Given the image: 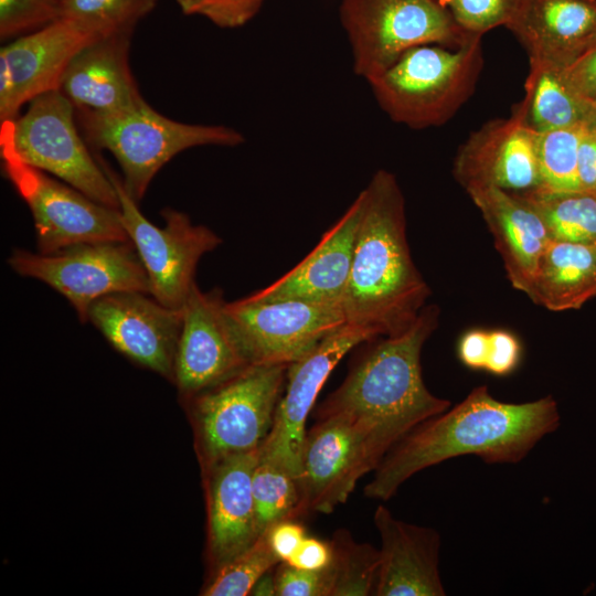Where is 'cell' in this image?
<instances>
[{"label": "cell", "mask_w": 596, "mask_h": 596, "mask_svg": "<svg viewBox=\"0 0 596 596\" xmlns=\"http://www.w3.org/2000/svg\"><path fill=\"white\" fill-rule=\"evenodd\" d=\"M560 425L551 395L508 403L487 385L473 387L457 405L423 422L398 441L364 488L371 499L389 500L412 476L445 460L473 455L487 464H515Z\"/></svg>", "instance_id": "cell-1"}, {"label": "cell", "mask_w": 596, "mask_h": 596, "mask_svg": "<svg viewBox=\"0 0 596 596\" xmlns=\"http://www.w3.org/2000/svg\"><path fill=\"white\" fill-rule=\"evenodd\" d=\"M364 193L341 306L347 323L368 328L377 337L393 336L416 320L430 288L411 255L405 199L396 177L376 171Z\"/></svg>", "instance_id": "cell-2"}, {"label": "cell", "mask_w": 596, "mask_h": 596, "mask_svg": "<svg viewBox=\"0 0 596 596\" xmlns=\"http://www.w3.org/2000/svg\"><path fill=\"white\" fill-rule=\"evenodd\" d=\"M440 309L426 305L403 332L377 337L352 365L341 385L317 409V417L341 415L375 427L394 447L450 402L426 387L421 354L437 329Z\"/></svg>", "instance_id": "cell-3"}, {"label": "cell", "mask_w": 596, "mask_h": 596, "mask_svg": "<svg viewBox=\"0 0 596 596\" xmlns=\"http://www.w3.org/2000/svg\"><path fill=\"white\" fill-rule=\"evenodd\" d=\"M482 67L481 36H477L458 47H412L368 83L394 123L425 129L455 116L473 94Z\"/></svg>", "instance_id": "cell-4"}, {"label": "cell", "mask_w": 596, "mask_h": 596, "mask_svg": "<svg viewBox=\"0 0 596 596\" xmlns=\"http://www.w3.org/2000/svg\"><path fill=\"white\" fill-rule=\"evenodd\" d=\"M76 117L87 142L115 157L123 171V184L136 202L141 201L157 172L178 153L201 146L236 147L245 141L231 127L170 119L145 99L110 114L76 109Z\"/></svg>", "instance_id": "cell-5"}, {"label": "cell", "mask_w": 596, "mask_h": 596, "mask_svg": "<svg viewBox=\"0 0 596 596\" xmlns=\"http://www.w3.org/2000/svg\"><path fill=\"white\" fill-rule=\"evenodd\" d=\"M287 369L288 364H249L185 398L202 468L259 449L273 427Z\"/></svg>", "instance_id": "cell-6"}, {"label": "cell", "mask_w": 596, "mask_h": 596, "mask_svg": "<svg viewBox=\"0 0 596 596\" xmlns=\"http://www.w3.org/2000/svg\"><path fill=\"white\" fill-rule=\"evenodd\" d=\"M75 116L74 105L60 89L41 94L29 103L24 114L1 124L0 152L118 209L116 189L78 134Z\"/></svg>", "instance_id": "cell-7"}, {"label": "cell", "mask_w": 596, "mask_h": 596, "mask_svg": "<svg viewBox=\"0 0 596 596\" xmlns=\"http://www.w3.org/2000/svg\"><path fill=\"white\" fill-rule=\"evenodd\" d=\"M339 17L353 71L366 82L412 47H458L477 38L466 33L439 0H341Z\"/></svg>", "instance_id": "cell-8"}, {"label": "cell", "mask_w": 596, "mask_h": 596, "mask_svg": "<svg viewBox=\"0 0 596 596\" xmlns=\"http://www.w3.org/2000/svg\"><path fill=\"white\" fill-rule=\"evenodd\" d=\"M19 275L35 278L63 295L81 322L98 298L125 291L150 294L147 272L130 241L79 243L51 254L15 248L8 258Z\"/></svg>", "instance_id": "cell-9"}, {"label": "cell", "mask_w": 596, "mask_h": 596, "mask_svg": "<svg viewBox=\"0 0 596 596\" xmlns=\"http://www.w3.org/2000/svg\"><path fill=\"white\" fill-rule=\"evenodd\" d=\"M392 448L365 422L341 415L317 417L301 451V515L329 514L345 503L359 479L375 470Z\"/></svg>", "instance_id": "cell-10"}, {"label": "cell", "mask_w": 596, "mask_h": 596, "mask_svg": "<svg viewBox=\"0 0 596 596\" xmlns=\"http://www.w3.org/2000/svg\"><path fill=\"white\" fill-rule=\"evenodd\" d=\"M99 162L116 189L120 220L147 272L150 295L167 307L182 309L196 284L199 260L222 240L209 227L193 224L187 214L173 209L161 211L164 226L152 224L127 193L121 178L105 162Z\"/></svg>", "instance_id": "cell-11"}, {"label": "cell", "mask_w": 596, "mask_h": 596, "mask_svg": "<svg viewBox=\"0 0 596 596\" xmlns=\"http://www.w3.org/2000/svg\"><path fill=\"white\" fill-rule=\"evenodd\" d=\"M6 177L28 204L39 253L88 242L130 241L118 209L100 204L71 185L1 153Z\"/></svg>", "instance_id": "cell-12"}, {"label": "cell", "mask_w": 596, "mask_h": 596, "mask_svg": "<svg viewBox=\"0 0 596 596\" xmlns=\"http://www.w3.org/2000/svg\"><path fill=\"white\" fill-rule=\"evenodd\" d=\"M248 364H290L347 323L341 305L300 299L226 302Z\"/></svg>", "instance_id": "cell-13"}, {"label": "cell", "mask_w": 596, "mask_h": 596, "mask_svg": "<svg viewBox=\"0 0 596 596\" xmlns=\"http://www.w3.org/2000/svg\"><path fill=\"white\" fill-rule=\"evenodd\" d=\"M377 338L370 329L345 323L290 363L273 427L259 447V456L299 479L306 422L319 392L343 356L360 343Z\"/></svg>", "instance_id": "cell-14"}, {"label": "cell", "mask_w": 596, "mask_h": 596, "mask_svg": "<svg viewBox=\"0 0 596 596\" xmlns=\"http://www.w3.org/2000/svg\"><path fill=\"white\" fill-rule=\"evenodd\" d=\"M75 20L58 18L0 50V124L15 119L23 105L60 89L64 72L86 45L104 36Z\"/></svg>", "instance_id": "cell-15"}, {"label": "cell", "mask_w": 596, "mask_h": 596, "mask_svg": "<svg viewBox=\"0 0 596 596\" xmlns=\"http://www.w3.org/2000/svg\"><path fill=\"white\" fill-rule=\"evenodd\" d=\"M223 291H202L195 284L182 307L174 377L181 397L189 398L249 365Z\"/></svg>", "instance_id": "cell-16"}, {"label": "cell", "mask_w": 596, "mask_h": 596, "mask_svg": "<svg viewBox=\"0 0 596 596\" xmlns=\"http://www.w3.org/2000/svg\"><path fill=\"white\" fill-rule=\"evenodd\" d=\"M182 317V309L167 307L139 291L103 296L87 315L114 349L171 382Z\"/></svg>", "instance_id": "cell-17"}, {"label": "cell", "mask_w": 596, "mask_h": 596, "mask_svg": "<svg viewBox=\"0 0 596 596\" xmlns=\"http://www.w3.org/2000/svg\"><path fill=\"white\" fill-rule=\"evenodd\" d=\"M538 131L526 121L521 100L508 118L494 119L473 131L460 146L454 175L464 189L492 185L525 192L540 185Z\"/></svg>", "instance_id": "cell-18"}, {"label": "cell", "mask_w": 596, "mask_h": 596, "mask_svg": "<svg viewBox=\"0 0 596 596\" xmlns=\"http://www.w3.org/2000/svg\"><path fill=\"white\" fill-rule=\"evenodd\" d=\"M259 449L231 455L202 468L207 508V553L212 572L251 549L258 532L252 488Z\"/></svg>", "instance_id": "cell-19"}, {"label": "cell", "mask_w": 596, "mask_h": 596, "mask_svg": "<svg viewBox=\"0 0 596 596\" xmlns=\"http://www.w3.org/2000/svg\"><path fill=\"white\" fill-rule=\"evenodd\" d=\"M364 203L365 193L362 190L299 264L247 297L253 300L300 299L341 305Z\"/></svg>", "instance_id": "cell-20"}, {"label": "cell", "mask_w": 596, "mask_h": 596, "mask_svg": "<svg viewBox=\"0 0 596 596\" xmlns=\"http://www.w3.org/2000/svg\"><path fill=\"white\" fill-rule=\"evenodd\" d=\"M373 521L381 538V563L374 595H446L439 573L438 532L397 520L382 504L376 508Z\"/></svg>", "instance_id": "cell-21"}, {"label": "cell", "mask_w": 596, "mask_h": 596, "mask_svg": "<svg viewBox=\"0 0 596 596\" xmlns=\"http://www.w3.org/2000/svg\"><path fill=\"white\" fill-rule=\"evenodd\" d=\"M131 34L119 31L100 36L73 57L60 91L75 109L110 114L143 100L129 67Z\"/></svg>", "instance_id": "cell-22"}, {"label": "cell", "mask_w": 596, "mask_h": 596, "mask_svg": "<svg viewBox=\"0 0 596 596\" xmlns=\"http://www.w3.org/2000/svg\"><path fill=\"white\" fill-rule=\"evenodd\" d=\"M479 209L512 287L526 295L552 240L541 216L517 193L492 185L466 188Z\"/></svg>", "instance_id": "cell-23"}, {"label": "cell", "mask_w": 596, "mask_h": 596, "mask_svg": "<svg viewBox=\"0 0 596 596\" xmlns=\"http://www.w3.org/2000/svg\"><path fill=\"white\" fill-rule=\"evenodd\" d=\"M505 28L529 61L566 68L596 42V0H523Z\"/></svg>", "instance_id": "cell-24"}, {"label": "cell", "mask_w": 596, "mask_h": 596, "mask_svg": "<svg viewBox=\"0 0 596 596\" xmlns=\"http://www.w3.org/2000/svg\"><path fill=\"white\" fill-rule=\"evenodd\" d=\"M526 296L551 311L578 309L596 297V244L551 240Z\"/></svg>", "instance_id": "cell-25"}, {"label": "cell", "mask_w": 596, "mask_h": 596, "mask_svg": "<svg viewBox=\"0 0 596 596\" xmlns=\"http://www.w3.org/2000/svg\"><path fill=\"white\" fill-rule=\"evenodd\" d=\"M523 102L526 121L538 132L585 125L589 102L568 83L565 68L529 61Z\"/></svg>", "instance_id": "cell-26"}, {"label": "cell", "mask_w": 596, "mask_h": 596, "mask_svg": "<svg viewBox=\"0 0 596 596\" xmlns=\"http://www.w3.org/2000/svg\"><path fill=\"white\" fill-rule=\"evenodd\" d=\"M543 220L552 240L596 244V195L585 192H517Z\"/></svg>", "instance_id": "cell-27"}, {"label": "cell", "mask_w": 596, "mask_h": 596, "mask_svg": "<svg viewBox=\"0 0 596 596\" xmlns=\"http://www.w3.org/2000/svg\"><path fill=\"white\" fill-rule=\"evenodd\" d=\"M332 562L331 596L374 595L381 555L369 543L356 542L345 529H338L330 541Z\"/></svg>", "instance_id": "cell-28"}, {"label": "cell", "mask_w": 596, "mask_h": 596, "mask_svg": "<svg viewBox=\"0 0 596 596\" xmlns=\"http://www.w3.org/2000/svg\"><path fill=\"white\" fill-rule=\"evenodd\" d=\"M252 488L260 535L279 521L301 515L298 478L259 454L253 471Z\"/></svg>", "instance_id": "cell-29"}, {"label": "cell", "mask_w": 596, "mask_h": 596, "mask_svg": "<svg viewBox=\"0 0 596 596\" xmlns=\"http://www.w3.org/2000/svg\"><path fill=\"white\" fill-rule=\"evenodd\" d=\"M586 126L582 124L538 132V190L549 193L579 192L577 153Z\"/></svg>", "instance_id": "cell-30"}, {"label": "cell", "mask_w": 596, "mask_h": 596, "mask_svg": "<svg viewBox=\"0 0 596 596\" xmlns=\"http://www.w3.org/2000/svg\"><path fill=\"white\" fill-rule=\"evenodd\" d=\"M157 0H58V18L92 26L103 34L134 31Z\"/></svg>", "instance_id": "cell-31"}, {"label": "cell", "mask_w": 596, "mask_h": 596, "mask_svg": "<svg viewBox=\"0 0 596 596\" xmlns=\"http://www.w3.org/2000/svg\"><path fill=\"white\" fill-rule=\"evenodd\" d=\"M280 562L263 534L251 549L214 572L201 595H249L255 583Z\"/></svg>", "instance_id": "cell-32"}, {"label": "cell", "mask_w": 596, "mask_h": 596, "mask_svg": "<svg viewBox=\"0 0 596 596\" xmlns=\"http://www.w3.org/2000/svg\"><path fill=\"white\" fill-rule=\"evenodd\" d=\"M523 0H441L456 23L468 34L482 36L507 26Z\"/></svg>", "instance_id": "cell-33"}, {"label": "cell", "mask_w": 596, "mask_h": 596, "mask_svg": "<svg viewBox=\"0 0 596 596\" xmlns=\"http://www.w3.org/2000/svg\"><path fill=\"white\" fill-rule=\"evenodd\" d=\"M58 19V0H0V35L7 39Z\"/></svg>", "instance_id": "cell-34"}, {"label": "cell", "mask_w": 596, "mask_h": 596, "mask_svg": "<svg viewBox=\"0 0 596 596\" xmlns=\"http://www.w3.org/2000/svg\"><path fill=\"white\" fill-rule=\"evenodd\" d=\"M265 0H177L187 15H201L222 29L245 25L260 10Z\"/></svg>", "instance_id": "cell-35"}, {"label": "cell", "mask_w": 596, "mask_h": 596, "mask_svg": "<svg viewBox=\"0 0 596 596\" xmlns=\"http://www.w3.org/2000/svg\"><path fill=\"white\" fill-rule=\"evenodd\" d=\"M277 596H331L329 567L308 571L280 562L275 567Z\"/></svg>", "instance_id": "cell-36"}, {"label": "cell", "mask_w": 596, "mask_h": 596, "mask_svg": "<svg viewBox=\"0 0 596 596\" xmlns=\"http://www.w3.org/2000/svg\"><path fill=\"white\" fill-rule=\"evenodd\" d=\"M521 353V344L513 333L505 330L489 331L485 371L498 376L509 375L518 368Z\"/></svg>", "instance_id": "cell-37"}, {"label": "cell", "mask_w": 596, "mask_h": 596, "mask_svg": "<svg viewBox=\"0 0 596 596\" xmlns=\"http://www.w3.org/2000/svg\"><path fill=\"white\" fill-rule=\"evenodd\" d=\"M565 76L584 99L596 97V42L565 68Z\"/></svg>", "instance_id": "cell-38"}, {"label": "cell", "mask_w": 596, "mask_h": 596, "mask_svg": "<svg viewBox=\"0 0 596 596\" xmlns=\"http://www.w3.org/2000/svg\"><path fill=\"white\" fill-rule=\"evenodd\" d=\"M264 535L280 561H287L307 536V531L296 519L273 524Z\"/></svg>", "instance_id": "cell-39"}, {"label": "cell", "mask_w": 596, "mask_h": 596, "mask_svg": "<svg viewBox=\"0 0 596 596\" xmlns=\"http://www.w3.org/2000/svg\"><path fill=\"white\" fill-rule=\"evenodd\" d=\"M332 556L330 542L306 536L296 552L284 562L302 570L322 571L330 566Z\"/></svg>", "instance_id": "cell-40"}, {"label": "cell", "mask_w": 596, "mask_h": 596, "mask_svg": "<svg viewBox=\"0 0 596 596\" xmlns=\"http://www.w3.org/2000/svg\"><path fill=\"white\" fill-rule=\"evenodd\" d=\"M579 192L596 195V129L586 127L577 153Z\"/></svg>", "instance_id": "cell-41"}, {"label": "cell", "mask_w": 596, "mask_h": 596, "mask_svg": "<svg viewBox=\"0 0 596 596\" xmlns=\"http://www.w3.org/2000/svg\"><path fill=\"white\" fill-rule=\"evenodd\" d=\"M488 332L485 330L467 331L459 340L457 354L460 362L471 370H485L488 354Z\"/></svg>", "instance_id": "cell-42"}, {"label": "cell", "mask_w": 596, "mask_h": 596, "mask_svg": "<svg viewBox=\"0 0 596 596\" xmlns=\"http://www.w3.org/2000/svg\"><path fill=\"white\" fill-rule=\"evenodd\" d=\"M254 596H275V567L266 572L253 586L251 594Z\"/></svg>", "instance_id": "cell-43"}, {"label": "cell", "mask_w": 596, "mask_h": 596, "mask_svg": "<svg viewBox=\"0 0 596 596\" xmlns=\"http://www.w3.org/2000/svg\"><path fill=\"white\" fill-rule=\"evenodd\" d=\"M588 129H596V97L589 103V110L585 121Z\"/></svg>", "instance_id": "cell-44"}, {"label": "cell", "mask_w": 596, "mask_h": 596, "mask_svg": "<svg viewBox=\"0 0 596 596\" xmlns=\"http://www.w3.org/2000/svg\"><path fill=\"white\" fill-rule=\"evenodd\" d=\"M439 1H441V0H439Z\"/></svg>", "instance_id": "cell-45"}]
</instances>
